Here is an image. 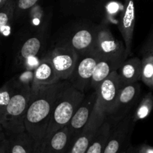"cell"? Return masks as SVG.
I'll return each instance as SVG.
<instances>
[{
    "label": "cell",
    "mask_w": 153,
    "mask_h": 153,
    "mask_svg": "<svg viewBox=\"0 0 153 153\" xmlns=\"http://www.w3.org/2000/svg\"><path fill=\"white\" fill-rule=\"evenodd\" d=\"M11 79L16 88H31L34 82V70H23L22 73L15 76Z\"/></svg>",
    "instance_id": "484cf974"
},
{
    "label": "cell",
    "mask_w": 153,
    "mask_h": 153,
    "mask_svg": "<svg viewBox=\"0 0 153 153\" xmlns=\"http://www.w3.org/2000/svg\"><path fill=\"white\" fill-rule=\"evenodd\" d=\"M97 99V91H94L90 95L85 97L67 125L71 135V146L89 121L95 108Z\"/></svg>",
    "instance_id": "4fadbf2b"
},
{
    "label": "cell",
    "mask_w": 153,
    "mask_h": 153,
    "mask_svg": "<svg viewBox=\"0 0 153 153\" xmlns=\"http://www.w3.org/2000/svg\"><path fill=\"white\" fill-rule=\"evenodd\" d=\"M153 109V95L152 93L146 94L137 105L133 113V123L146 119Z\"/></svg>",
    "instance_id": "603a6c76"
},
{
    "label": "cell",
    "mask_w": 153,
    "mask_h": 153,
    "mask_svg": "<svg viewBox=\"0 0 153 153\" xmlns=\"http://www.w3.org/2000/svg\"><path fill=\"white\" fill-rule=\"evenodd\" d=\"M67 81L51 85L31 87V97L25 116V130L35 142V152L40 149L55 102Z\"/></svg>",
    "instance_id": "6da1fadb"
},
{
    "label": "cell",
    "mask_w": 153,
    "mask_h": 153,
    "mask_svg": "<svg viewBox=\"0 0 153 153\" xmlns=\"http://www.w3.org/2000/svg\"><path fill=\"white\" fill-rule=\"evenodd\" d=\"M71 147V135L68 126L55 132L37 153H68Z\"/></svg>",
    "instance_id": "2e32d148"
},
{
    "label": "cell",
    "mask_w": 153,
    "mask_h": 153,
    "mask_svg": "<svg viewBox=\"0 0 153 153\" xmlns=\"http://www.w3.org/2000/svg\"><path fill=\"white\" fill-rule=\"evenodd\" d=\"M134 125L131 112L114 124L103 153H121L126 151L131 145L130 140Z\"/></svg>",
    "instance_id": "52a82bcc"
},
{
    "label": "cell",
    "mask_w": 153,
    "mask_h": 153,
    "mask_svg": "<svg viewBox=\"0 0 153 153\" xmlns=\"http://www.w3.org/2000/svg\"><path fill=\"white\" fill-rule=\"evenodd\" d=\"M41 0H15L16 6L14 11V20H19L25 17L27 12L39 4Z\"/></svg>",
    "instance_id": "d4e9b609"
},
{
    "label": "cell",
    "mask_w": 153,
    "mask_h": 153,
    "mask_svg": "<svg viewBox=\"0 0 153 153\" xmlns=\"http://www.w3.org/2000/svg\"><path fill=\"white\" fill-rule=\"evenodd\" d=\"M5 138L3 139V140H0V153H2L3 147H4V141H5Z\"/></svg>",
    "instance_id": "d6a6232c"
},
{
    "label": "cell",
    "mask_w": 153,
    "mask_h": 153,
    "mask_svg": "<svg viewBox=\"0 0 153 153\" xmlns=\"http://www.w3.org/2000/svg\"><path fill=\"white\" fill-rule=\"evenodd\" d=\"M121 153H126V151H124V152H121Z\"/></svg>",
    "instance_id": "d590c367"
},
{
    "label": "cell",
    "mask_w": 153,
    "mask_h": 153,
    "mask_svg": "<svg viewBox=\"0 0 153 153\" xmlns=\"http://www.w3.org/2000/svg\"><path fill=\"white\" fill-rule=\"evenodd\" d=\"M135 7L134 0H125L123 10L119 19V30L123 39L126 54L128 58L131 55L135 25Z\"/></svg>",
    "instance_id": "5bb4252c"
},
{
    "label": "cell",
    "mask_w": 153,
    "mask_h": 153,
    "mask_svg": "<svg viewBox=\"0 0 153 153\" xmlns=\"http://www.w3.org/2000/svg\"><path fill=\"white\" fill-rule=\"evenodd\" d=\"M85 97V93L75 88L68 81L66 82L55 102L40 149L55 132L68 125Z\"/></svg>",
    "instance_id": "7a4b0ae2"
},
{
    "label": "cell",
    "mask_w": 153,
    "mask_h": 153,
    "mask_svg": "<svg viewBox=\"0 0 153 153\" xmlns=\"http://www.w3.org/2000/svg\"><path fill=\"white\" fill-rule=\"evenodd\" d=\"M31 88H16L10 102L0 115V125L6 135L25 131V116Z\"/></svg>",
    "instance_id": "3957f363"
},
{
    "label": "cell",
    "mask_w": 153,
    "mask_h": 153,
    "mask_svg": "<svg viewBox=\"0 0 153 153\" xmlns=\"http://www.w3.org/2000/svg\"><path fill=\"white\" fill-rule=\"evenodd\" d=\"M90 0H71L75 4H80V5H83V4H86L89 3Z\"/></svg>",
    "instance_id": "f546056e"
},
{
    "label": "cell",
    "mask_w": 153,
    "mask_h": 153,
    "mask_svg": "<svg viewBox=\"0 0 153 153\" xmlns=\"http://www.w3.org/2000/svg\"><path fill=\"white\" fill-rule=\"evenodd\" d=\"M5 137H6V134L5 133H4V129L2 128L1 126L0 125V140H3V139H4Z\"/></svg>",
    "instance_id": "4dcf8cb0"
},
{
    "label": "cell",
    "mask_w": 153,
    "mask_h": 153,
    "mask_svg": "<svg viewBox=\"0 0 153 153\" xmlns=\"http://www.w3.org/2000/svg\"><path fill=\"white\" fill-rule=\"evenodd\" d=\"M2 153H9L8 149H7V140L5 138V141H4V147H3V150H2Z\"/></svg>",
    "instance_id": "1f68e13d"
},
{
    "label": "cell",
    "mask_w": 153,
    "mask_h": 153,
    "mask_svg": "<svg viewBox=\"0 0 153 153\" xmlns=\"http://www.w3.org/2000/svg\"><path fill=\"white\" fill-rule=\"evenodd\" d=\"M8 1L9 0H0V9H1Z\"/></svg>",
    "instance_id": "836d02e7"
},
{
    "label": "cell",
    "mask_w": 153,
    "mask_h": 153,
    "mask_svg": "<svg viewBox=\"0 0 153 153\" xmlns=\"http://www.w3.org/2000/svg\"><path fill=\"white\" fill-rule=\"evenodd\" d=\"M49 18L44 9L39 4H36L27 12L23 18L25 32L34 33L47 31L50 21Z\"/></svg>",
    "instance_id": "e0dca14e"
},
{
    "label": "cell",
    "mask_w": 153,
    "mask_h": 153,
    "mask_svg": "<svg viewBox=\"0 0 153 153\" xmlns=\"http://www.w3.org/2000/svg\"><path fill=\"white\" fill-rule=\"evenodd\" d=\"M153 77V55H145L142 60L141 80L148 87Z\"/></svg>",
    "instance_id": "4316f807"
},
{
    "label": "cell",
    "mask_w": 153,
    "mask_h": 153,
    "mask_svg": "<svg viewBox=\"0 0 153 153\" xmlns=\"http://www.w3.org/2000/svg\"><path fill=\"white\" fill-rule=\"evenodd\" d=\"M61 82L47 55L43 56L40 64L34 70V82L35 85H51Z\"/></svg>",
    "instance_id": "d6986e66"
},
{
    "label": "cell",
    "mask_w": 153,
    "mask_h": 153,
    "mask_svg": "<svg viewBox=\"0 0 153 153\" xmlns=\"http://www.w3.org/2000/svg\"><path fill=\"white\" fill-rule=\"evenodd\" d=\"M15 91L16 87L13 85L12 79H10L0 88V115L10 102Z\"/></svg>",
    "instance_id": "cb8c5ba5"
},
{
    "label": "cell",
    "mask_w": 153,
    "mask_h": 153,
    "mask_svg": "<svg viewBox=\"0 0 153 153\" xmlns=\"http://www.w3.org/2000/svg\"><path fill=\"white\" fill-rule=\"evenodd\" d=\"M120 82L117 70L113 72L97 88V99L96 105L106 116L113 108L121 90Z\"/></svg>",
    "instance_id": "30bf717a"
},
{
    "label": "cell",
    "mask_w": 153,
    "mask_h": 153,
    "mask_svg": "<svg viewBox=\"0 0 153 153\" xmlns=\"http://www.w3.org/2000/svg\"><path fill=\"white\" fill-rule=\"evenodd\" d=\"M100 58V55L96 52L79 56L68 82L75 88L83 93L90 89L94 70Z\"/></svg>",
    "instance_id": "8992f818"
},
{
    "label": "cell",
    "mask_w": 153,
    "mask_h": 153,
    "mask_svg": "<svg viewBox=\"0 0 153 153\" xmlns=\"http://www.w3.org/2000/svg\"><path fill=\"white\" fill-rule=\"evenodd\" d=\"M9 153H34L35 142L25 130L19 133L6 135Z\"/></svg>",
    "instance_id": "ffe728a7"
},
{
    "label": "cell",
    "mask_w": 153,
    "mask_h": 153,
    "mask_svg": "<svg viewBox=\"0 0 153 153\" xmlns=\"http://www.w3.org/2000/svg\"><path fill=\"white\" fill-rule=\"evenodd\" d=\"M99 25L85 23L74 28L59 44L65 45L74 49L78 55L95 52Z\"/></svg>",
    "instance_id": "5b68a950"
},
{
    "label": "cell",
    "mask_w": 153,
    "mask_h": 153,
    "mask_svg": "<svg viewBox=\"0 0 153 153\" xmlns=\"http://www.w3.org/2000/svg\"><path fill=\"white\" fill-rule=\"evenodd\" d=\"M126 55L116 57L100 56L94 70L91 80V88L94 91L97 90L99 85L113 72L120 68L123 63L126 60Z\"/></svg>",
    "instance_id": "9a60e30c"
},
{
    "label": "cell",
    "mask_w": 153,
    "mask_h": 153,
    "mask_svg": "<svg viewBox=\"0 0 153 153\" xmlns=\"http://www.w3.org/2000/svg\"><path fill=\"white\" fill-rule=\"evenodd\" d=\"M114 123L106 117L85 153H103Z\"/></svg>",
    "instance_id": "44dd1931"
},
{
    "label": "cell",
    "mask_w": 153,
    "mask_h": 153,
    "mask_svg": "<svg viewBox=\"0 0 153 153\" xmlns=\"http://www.w3.org/2000/svg\"><path fill=\"white\" fill-rule=\"evenodd\" d=\"M15 6V0H9L0 9V39L8 32L11 23L14 20Z\"/></svg>",
    "instance_id": "7402d4cb"
},
{
    "label": "cell",
    "mask_w": 153,
    "mask_h": 153,
    "mask_svg": "<svg viewBox=\"0 0 153 153\" xmlns=\"http://www.w3.org/2000/svg\"><path fill=\"white\" fill-rule=\"evenodd\" d=\"M140 95V85L137 82L123 87L107 118L114 124L123 119L131 113V111L138 102Z\"/></svg>",
    "instance_id": "9c48e42d"
},
{
    "label": "cell",
    "mask_w": 153,
    "mask_h": 153,
    "mask_svg": "<svg viewBox=\"0 0 153 153\" xmlns=\"http://www.w3.org/2000/svg\"><path fill=\"white\" fill-rule=\"evenodd\" d=\"M126 153H153V146L144 143L135 146L130 145L126 149Z\"/></svg>",
    "instance_id": "83f0119b"
},
{
    "label": "cell",
    "mask_w": 153,
    "mask_h": 153,
    "mask_svg": "<svg viewBox=\"0 0 153 153\" xmlns=\"http://www.w3.org/2000/svg\"><path fill=\"white\" fill-rule=\"evenodd\" d=\"M105 114L96 105L89 121L72 144L68 153H85L97 131L105 120Z\"/></svg>",
    "instance_id": "8fae6325"
},
{
    "label": "cell",
    "mask_w": 153,
    "mask_h": 153,
    "mask_svg": "<svg viewBox=\"0 0 153 153\" xmlns=\"http://www.w3.org/2000/svg\"><path fill=\"white\" fill-rule=\"evenodd\" d=\"M142 60L131 58L126 60L117 70L121 88L136 83L141 79Z\"/></svg>",
    "instance_id": "ac0fdd59"
},
{
    "label": "cell",
    "mask_w": 153,
    "mask_h": 153,
    "mask_svg": "<svg viewBox=\"0 0 153 153\" xmlns=\"http://www.w3.org/2000/svg\"><path fill=\"white\" fill-rule=\"evenodd\" d=\"M143 52L145 55H153V28L143 47Z\"/></svg>",
    "instance_id": "f1b7e54d"
},
{
    "label": "cell",
    "mask_w": 153,
    "mask_h": 153,
    "mask_svg": "<svg viewBox=\"0 0 153 153\" xmlns=\"http://www.w3.org/2000/svg\"><path fill=\"white\" fill-rule=\"evenodd\" d=\"M149 88H152V89H153V77H152V81H151V82H150V85H149Z\"/></svg>",
    "instance_id": "e575fe53"
},
{
    "label": "cell",
    "mask_w": 153,
    "mask_h": 153,
    "mask_svg": "<svg viewBox=\"0 0 153 153\" xmlns=\"http://www.w3.org/2000/svg\"><path fill=\"white\" fill-rule=\"evenodd\" d=\"M46 55L52 61L60 80L68 81L79 59L77 52L69 46L58 44Z\"/></svg>",
    "instance_id": "ba28073f"
},
{
    "label": "cell",
    "mask_w": 153,
    "mask_h": 153,
    "mask_svg": "<svg viewBox=\"0 0 153 153\" xmlns=\"http://www.w3.org/2000/svg\"><path fill=\"white\" fill-rule=\"evenodd\" d=\"M47 35V31L23 34L24 40L17 46L15 54V66L22 70H34L46 55L43 54V50Z\"/></svg>",
    "instance_id": "277c9868"
},
{
    "label": "cell",
    "mask_w": 153,
    "mask_h": 153,
    "mask_svg": "<svg viewBox=\"0 0 153 153\" xmlns=\"http://www.w3.org/2000/svg\"><path fill=\"white\" fill-rule=\"evenodd\" d=\"M95 52L101 57L126 56L125 45L115 38L114 35L105 23L99 25Z\"/></svg>",
    "instance_id": "7c38bea8"
}]
</instances>
